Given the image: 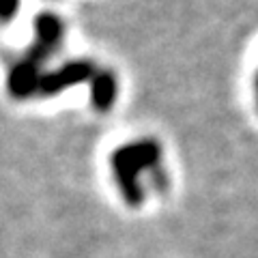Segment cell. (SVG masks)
<instances>
[{"instance_id": "7a4b0ae2", "label": "cell", "mask_w": 258, "mask_h": 258, "mask_svg": "<svg viewBox=\"0 0 258 258\" xmlns=\"http://www.w3.org/2000/svg\"><path fill=\"white\" fill-rule=\"evenodd\" d=\"M112 172H114V179L120 187V194L132 207H140L144 200L142 187L138 183V170L132 161L127 159V155L123 153V149H116L112 153Z\"/></svg>"}, {"instance_id": "6da1fadb", "label": "cell", "mask_w": 258, "mask_h": 258, "mask_svg": "<svg viewBox=\"0 0 258 258\" xmlns=\"http://www.w3.org/2000/svg\"><path fill=\"white\" fill-rule=\"evenodd\" d=\"M93 78V64L84 62V60H76L60 67L54 74H45L41 76V82H39V93L41 95H56L64 91L69 86H76L84 80Z\"/></svg>"}, {"instance_id": "52a82bcc", "label": "cell", "mask_w": 258, "mask_h": 258, "mask_svg": "<svg viewBox=\"0 0 258 258\" xmlns=\"http://www.w3.org/2000/svg\"><path fill=\"white\" fill-rule=\"evenodd\" d=\"M20 9V0H0V20L9 22Z\"/></svg>"}, {"instance_id": "ba28073f", "label": "cell", "mask_w": 258, "mask_h": 258, "mask_svg": "<svg viewBox=\"0 0 258 258\" xmlns=\"http://www.w3.org/2000/svg\"><path fill=\"white\" fill-rule=\"evenodd\" d=\"M256 91H258V76H256Z\"/></svg>"}, {"instance_id": "5b68a950", "label": "cell", "mask_w": 258, "mask_h": 258, "mask_svg": "<svg viewBox=\"0 0 258 258\" xmlns=\"http://www.w3.org/2000/svg\"><path fill=\"white\" fill-rule=\"evenodd\" d=\"M127 159L136 166V170L142 172L147 168H155L159 164V144L153 140H142V142H134L127 147H120Z\"/></svg>"}, {"instance_id": "277c9868", "label": "cell", "mask_w": 258, "mask_h": 258, "mask_svg": "<svg viewBox=\"0 0 258 258\" xmlns=\"http://www.w3.org/2000/svg\"><path fill=\"white\" fill-rule=\"evenodd\" d=\"M39 82H41L39 64L26 58L24 62L13 67L11 76H9V91L13 97L24 99V97H30L32 93H39Z\"/></svg>"}, {"instance_id": "8992f818", "label": "cell", "mask_w": 258, "mask_h": 258, "mask_svg": "<svg viewBox=\"0 0 258 258\" xmlns=\"http://www.w3.org/2000/svg\"><path fill=\"white\" fill-rule=\"evenodd\" d=\"M91 97H93V103L97 110H110V106L114 103V97H116V80L110 74L95 76Z\"/></svg>"}, {"instance_id": "3957f363", "label": "cell", "mask_w": 258, "mask_h": 258, "mask_svg": "<svg viewBox=\"0 0 258 258\" xmlns=\"http://www.w3.org/2000/svg\"><path fill=\"white\" fill-rule=\"evenodd\" d=\"M35 30H37V37H39V43L30 50L28 58L32 62L41 64L47 56L52 54V50L60 41V35H62V24L58 22V18L52 13H41L39 18H35Z\"/></svg>"}]
</instances>
